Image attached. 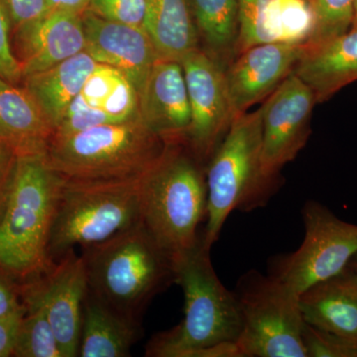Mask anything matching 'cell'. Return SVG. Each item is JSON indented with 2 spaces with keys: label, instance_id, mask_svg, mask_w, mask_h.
Returning a JSON list of instances; mask_svg holds the SVG:
<instances>
[{
  "label": "cell",
  "instance_id": "cell-29",
  "mask_svg": "<svg viewBox=\"0 0 357 357\" xmlns=\"http://www.w3.org/2000/svg\"><path fill=\"white\" fill-rule=\"evenodd\" d=\"M86 10L105 20L143 28L147 0H91Z\"/></svg>",
  "mask_w": 357,
  "mask_h": 357
},
{
  "label": "cell",
  "instance_id": "cell-15",
  "mask_svg": "<svg viewBox=\"0 0 357 357\" xmlns=\"http://www.w3.org/2000/svg\"><path fill=\"white\" fill-rule=\"evenodd\" d=\"M82 14L49 10L38 20L14 30V54L22 69L23 79L86 50Z\"/></svg>",
  "mask_w": 357,
  "mask_h": 357
},
{
  "label": "cell",
  "instance_id": "cell-25",
  "mask_svg": "<svg viewBox=\"0 0 357 357\" xmlns=\"http://www.w3.org/2000/svg\"><path fill=\"white\" fill-rule=\"evenodd\" d=\"M204 52L225 69L236 58L238 0H190Z\"/></svg>",
  "mask_w": 357,
  "mask_h": 357
},
{
  "label": "cell",
  "instance_id": "cell-9",
  "mask_svg": "<svg viewBox=\"0 0 357 357\" xmlns=\"http://www.w3.org/2000/svg\"><path fill=\"white\" fill-rule=\"evenodd\" d=\"M302 218L305 237L300 248L272 259L269 270L270 276L297 295L344 271L357 253V225L316 201L304 204Z\"/></svg>",
  "mask_w": 357,
  "mask_h": 357
},
{
  "label": "cell",
  "instance_id": "cell-10",
  "mask_svg": "<svg viewBox=\"0 0 357 357\" xmlns=\"http://www.w3.org/2000/svg\"><path fill=\"white\" fill-rule=\"evenodd\" d=\"M180 63L192 116L185 144L203 163H208L236 117L225 69L201 49L188 54Z\"/></svg>",
  "mask_w": 357,
  "mask_h": 357
},
{
  "label": "cell",
  "instance_id": "cell-31",
  "mask_svg": "<svg viewBox=\"0 0 357 357\" xmlns=\"http://www.w3.org/2000/svg\"><path fill=\"white\" fill-rule=\"evenodd\" d=\"M11 28H16L38 20L48 13L47 0H3Z\"/></svg>",
  "mask_w": 357,
  "mask_h": 357
},
{
  "label": "cell",
  "instance_id": "cell-24",
  "mask_svg": "<svg viewBox=\"0 0 357 357\" xmlns=\"http://www.w3.org/2000/svg\"><path fill=\"white\" fill-rule=\"evenodd\" d=\"M143 29L158 60L181 61L199 49V33L190 0H147Z\"/></svg>",
  "mask_w": 357,
  "mask_h": 357
},
{
  "label": "cell",
  "instance_id": "cell-21",
  "mask_svg": "<svg viewBox=\"0 0 357 357\" xmlns=\"http://www.w3.org/2000/svg\"><path fill=\"white\" fill-rule=\"evenodd\" d=\"M140 321L124 316L88 289L83 305L79 357H128L141 337Z\"/></svg>",
  "mask_w": 357,
  "mask_h": 357
},
{
  "label": "cell",
  "instance_id": "cell-27",
  "mask_svg": "<svg viewBox=\"0 0 357 357\" xmlns=\"http://www.w3.org/2000/svg\"><path fill=\"white\" fill-rule=\"evenodd\" d=\"M314 31L307 43L323 41L351 30L354 18V0H312Z\"/></svg>",
  "mask_w": 357,
  "mask_h": 357
},
{
  "label": "cell",
  "instance_id": "cell-18",
  "mask_svg": "<svg viewBox=\"0 0 357 357\" xmlns=\"http://www.w3.org/2000/svg\"><path fill=\"white\" fill-rule=\"evenodd\" d=\"M139 107L141 119L150 130L168 142L185 143L192 116L180 62H155L139 95Z\"/></svg>",
  "mask_w": 357,
  "mask_h": 357
},
{
  "label": "cell",
  "instance_id": "cell-5",
  "mask_svg": "<svg viewBox=\"0 0 357 357\" xmlns=\"http://www.w3.org/2000/svg\"><path fill=\"white\" fill-rule=\"evenodd\" d=\"M262 110L236 115L206 166V248L217 243L232 211H251L269 202L278 180L262 171Z\"/></svg>",
  "mask_w": 357,
  "mask_h": 357
},
{
  "label": "cell",
  "instance_id": "cell-2",
  "mask_svg": "<svg viewBox=\"0 0 357 357\" xmlns=\"http://www.w3.org/2000/svg\"><path fill=\"white\" fill-rule=\"evenodd\" d=\"M64 183L46 152H17L0 208V270L25 278L53 264L49 241Z\"/></svg>",
  "mask_w": 357,
  "mask_h": 357
},
{
  "label": "cell",
  "instance_id": "cell-34",
  "mask_svg": "<svg viewBox=\"0 0 357 357\" xmlns=\"http://www.w3.org/2000/svg\"><path fill=\"white\" fill-rule=\"evenodd\" d=\"M20 306L13 289L6 281L0 279V318L10 314Z\"/></svg>",
  "mask_w": 357,
  "mask_h": 357
},
{
  "label": "cell",
  "instance_id": "cell-4",
  "mask_svg": "<svg viewBox=\"0 0 357 357\" xmlns=\"http://www.w3.org/2000/svg\"><path fill=\"white\" fill-rule=\"evenodd\" d=\"M89 289L128 318L141 314L157 294L175 282V261L144 227H133L82 249Z\"/></svg>",
  "mask_w": 357,
  "mask_h": 357
},
{
  "label": "cell",
  "instance_id": "cell-36",
  "mask_svg": "<svg viewBox=\"0 0 357 357\" xmlns=\"http://www.w3.org/2000/svg\"><path fill=\"white\" fill-rule=\"evenodd\" d=\"M351 30H357V15L354 16V21H352Z\"/></svg>",
  "mask_w": 357,
  "mask_h": 357
},
{
  "label": "cell",
  "instance_id": "cell-32",
  "mask_svg": "<svg viewBox=\"0 0 357 357\" xmlns=\"http://www.w3.org/2000/svg\"><path fill=\"white\" fill-rule=\"evenodd\" d=\"M26 312L25 305H21L10 314L0 318V357L13 356L21 321Z\"/></svg>",
  "mask_w": 357,
  "mask_h": 357
},
{
  "label": "cell",
  "instance_id": "cell-1",
  "mask_svg": "<svg viewBox=\"0 0 357 357\" xmlns=\"http://www.w3.org/2000/svg\"><path fill=\"white\" fill-rule=\"evenodd\" d=\"M203 236L178 256L175 283L184 293V318L147 342V357H241L236 342L243 321L234 291L218 279Z\"/></svg>",
  "mask_w": 357,
  "mask_h": 357
},
{
  "label": "cell",
  "instance_id": "cell-11",
  "mask_svg": "<svg viewBox=\"0 0 357 357\" xmlns=\"http://www.w3.org/2000/svg\"><path fill=\"white\" fill-rule=\"evenodd\" d=\"M317 103L314 91L293 72L260 107L265 177L278 180L281 169L305 147L311 135L312 110Z\"/></svg>",
  "mask_w": 357,
  "mask_h": 357
},
{
  "label": "cell",
  "instance_id": "cell-23",
  "mask_svg": "<svg viewBox=\"0 0 357 357\" xmlns=\"http://www.w3.org/2000/svg\"><path fill=\"white\" fill-rule=\"evenodd\" d=\"M54 129L25 88L0 77V140L17 152H46Z\"/></svg>",
  "mask_w": 357,
  "mask_h": 357
},
{
  "label": "cell",
  "instance_id": "cell-22",
  "mask_svg": "<svg viewBox=\"0 0 357 357\" xmlns=\"http://www.w3.org/2000/svg\"><path fill=\"white\" fill-rule=\"evenodd\" d=\"M98 63L86 51L50 69L24 77V88L54 131Z\"/></svg>",
  "mask_w": 357,
  "mask_h": 357
},
{
  "label": "cell",
  "instance_id": "cell-14",
  "mask_svg": "<svg viewBox=\"0 0 357 357\" xmlns=\"http://www.w3.org/2000/svg\"><path fill=\"white\" fill-rule=\"evenodd\" d=\"M306 44L256 45L234 59L225 79L236 116L266 100L292 74Z\"/></svg>",
  "mask_w": 357,
  "mask_h": 357
},
{
  "label": "cell",
  "instance_id": "cell-3",
  "mask_svg": "<svg viewBox=\"0 0 357 357\" xmlns=\"http://www.w3.org/2000/svg\"><path fill=\"white\" fill-rule=\"evenodd\" d=\"M185 142L171 143L140 181V220L174 260L196 248L206 220V168Z\"/></svg>",
  "mask_w": 357,
  "mask_h": 357
},
{
  "label": "cell",
  "instance_id": "cell-28",
  "mask_svg": "<svg viewBox=\"0 0 357 357\" xmlns=\"http://www.w3.org/2000/svg\"><path fill=\"white\" fill-rule=\"evenodd\" d=\"M303 344L307 357H357V340L321 330L305 321Z\"/></svg>",
  "mask_w": 357,
  "mask_h": 357
},
{
  "label": "cell",
  "instance_id": "cell-13",
  "mask_svg": "<svg viewBox=\"0 0 357 357\" xmlns=\"http://www.w3.org/2000/svg\"><path fill=\"white\" fill-rule=\"evenodd\" d=\"M140 117L139 95L132 82L121 70L98 64L66 110L53 137Z\"/></svg>",
  "mask_w": 357,
  "mask_h": 357
},
{
  "label": "cell",
  "instance_id": "cell-37",
  "mask_svg": "<svg viewBox=\"0 0 357 357\" xmlns=\"http://www.w3.org/2000/svg\"><path fill=\"white\" fill-rule=\"evenodd\" d=\"M357 15V0H354V16Z\"/></svg>",
  "mask_w": 357,
  "mask_h": 357
},
{
  "label": "cell",
  "instance_id": "cell-6",
  "mask_svg": "<svg viewBox=\"0 0 357 357\" xmlns=\"http://www.w3.org/2000/svg\"><path fill=\"white\" fill-rule=\"evenodd\" d=\"M170 144L140 117L53 137L46 154L52 167L69 180H122L144 175Z\"/></svg>",
  "mask_w": 357,
  "mask_h": 357
},
{
  "label": "cell",
  "instance_id": "cell-16",
  "mask_svg": "<svg viewBox=\"0 0 357 357\" xmlns=\"http://www.w3.org/2000/svg\"><path fill=\"white\" fill-rule=\"evenodd\" d=\"M312 0H238L236 57L260 44H305L314 31Z\"/></svg>",
  "mask_w": 357,
  "mask_h": 357
},
{
  "label": "cell",
  "instance_id": "cell-19",
  "mask_svg": "<svg viewBox=\"0 0 357 357\" xmlns=\"http://www.w3.org/2000/svg\"><path fill=\"white\" fill-rule=\"evenodd\" d=\"M294 74L314 91L318 103L357 81V30L307 43Z\"/></svg>",
  "mask_w": 357,
  "mask_h": 357
},
{
  "label": "cell",
  "instance_id": "cell-8",
  "mask_svg": "<svg viewBox=\"0 0 357 357\" xmlns=\"http://www.w3.org/2000/svg\"><path fill=\"white\" fill-rule=\"evenodd\" d=\"M234 293L243 321L241 357H307L299 295L256 270L241 277Z\"/></svg>",
  "mask_w": 357,
  "mask_h": 357
},
{
  "label": "cell",
  "instance_id": "cell-7",
  "mask_svg": "<svg viewBox=\"0 0 357 357\" xmlns=\"http://www.w3.org/2000/svg\"><path fill=\"white\" fill-rule=\"evenodd\" d=\"M142 176L103 181L65 178L49 241L52 261L77 246L102 243L139 222Z\"/></svg>",
  "mask_w": 357,
  "mask_h": 357
},
{
  "label": "cell",
  "instance_id": "cell-33",
  "mask_svg": "<svg viewBox=\"0 0 357 357\" xmlns=\"http://www.w3.org/2000/svg\"><path fill=\"white\" fill-rule=\"evenodd\" d=\"M16 155L17 151L13 146L0 140V208L6 198Z\"/></svg>",
  "mask_w": 357,
  "mask_h": 357
},
{
  "label": "cell",
  "instance_id": "cell-26",
  "mask_svg": "<svg viewBox=\"0 0 357 357\" xmlns=\"http://www.w3.org/2000/svg\"><path fill=\"white\" fill-rule=\"evenodd\" d=\"M24 305L26 312L18 330L13 356L63 357L44 307L31 300H24Z\"/></svg>",
  "mask_w": 357,
  "mask_h": 357
},
{
  "label": "cell",
  "instance_id": "cell-17",
  "mask_svg": "<svg viewBox=\"0 0 357 357\" xmlns=\"http://www.w3.org/2000/svg\"><path fill=\"white\" fill-rule=\"evenodd\" d=\"M86 51L98 64L121 70L132 82L138 95L158 58L146 31L105 20L91 11L82 14Z\"/></svg>",
  "mask_w": 357,
  "mask_h": 357
},
{
  "label": "cell",
  "instance_id": "cell-35",
  "mask_svg": "<svg viewBox=\"0 0 357 357\" xmlns=\"http://www.w3.org/2000/svg\"><path fill=\"white\" fill-rule=\"evenodd\" d=\"M347 267L351 268L352 271L356 272L357 274V253L354 256V257L351 258V262L349 263Z\"/></svg>",
  "mask_w": 357,
  "mask_h": 357
},
{
  "label": "cell",
  "instance_id": "cell-20",
  "mask_svg": "<svg viewBox=\"0 0 357 357\" xmlns=\"http://www.w3.org/2000/svg\"><path fill=\"white\" fill-rule=\"evenodd\" d=\"M299 306L309 325L357 340V274L351 268L301 293Z\"/></svg>",
  "mask_w": 357,
  "mask_h": 357
},
{
  "label": "cell",
  "instance_id": "cell-30",
  "mask_svg": "<svg viewBox=\"0 0 357 357\" xmlns=\"http://www.w3.org/2000/svg\"><path fill=\"white\" fill-rule=\"evenodd\" d=\"M11 24L3 0H0V77L17 84L23 81V73L20 62L11 46Z\"/></svg>",
  "mask_w": 357,
  "mask_h": 357
},
{
  "label": "cell",
  "instance_id": "cell-12",
  "mask_svg": "<svg viewBox=\"0 0 357 357\" xmlns=\"http://www.w3.org/2000/svg\"><path fill=\"white\" fill-rule=\"evenodd\" d=\"M34 278L25 287L24 300L44 307L63 357L79 356L83 305L89 289L83 256L70 250Z\"/></svg>",
  "mask_w": 357,
  "mask_h": 357
}]
</instances>
